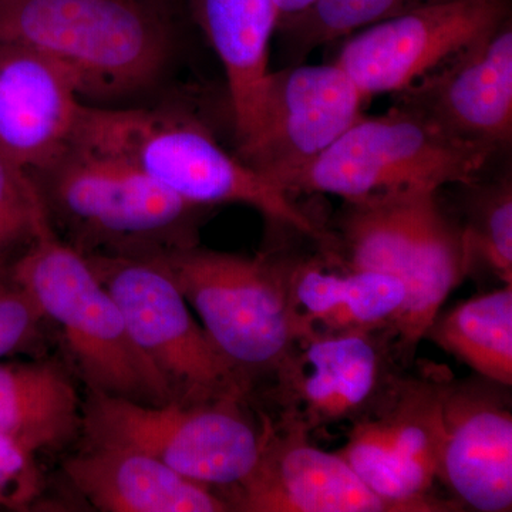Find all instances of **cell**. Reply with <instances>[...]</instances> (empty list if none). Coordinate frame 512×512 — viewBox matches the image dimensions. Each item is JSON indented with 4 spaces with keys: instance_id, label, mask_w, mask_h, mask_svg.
<instances>
[{
    "instance_id": "30bf717a",
    "label": "cell",
    "mask_w": 512,
    "mask_h": 512,
    "mask_svg": "<svg viewBox=\"0 0 512 512\" xmlns=\"http://www.w3.org/2000/svg\"><path fill=\"white\" fill-rule=\"evenodd\" d=\"M451 375L427 365L419 375L394 376L375 406L352 421L339 454L394 512L451 511L431 495L439 480L443 407Z\"/></svg>"
},
{
    "instance_id": "6da1fadb",
    "label": "cell",
    "mask_w": 512,
    "mask_h": 512,
    "mask_svg": "<svg viewBox=\"0 0 512 512\" xmlns=\"http://www.w3.org/2000/svg\"><path fill=\"white\" fill-rule=\"evenodd\" d=\"M72 141L127 161L195 207L248 205L276 224L329 242L289 192L228 153L210 128L187 114L83 104Z\"/></svg>"
},
{
    "instance_id": "484cf974",
    "label": "cell",
    "mask_w": 512,
    "mask_h": 512,
    "mask_svg": "<svg viewBox=\"0 0 512 512\" xmlns=\"http://www.w3.org/2000/svg\"><path fill=\"white\" fill-rule=\"evenodd\" d=\"M47 221L32 175L0 156V271L6 256L28 247Z\"/></svg>"
},
{
    "instance_id": "44dd1931",
    "label": "cell",
    "mask_w": 512,
    "mask_h": 512,
    "mask_svg": "<svg viewBox=\"0 0 512 512\" xmlns=\"http://www.w3.org/2000/svg\"><path fill=\"white\" fill-rule=\"evenodd\" d=\"M477 376L512 386V285H501L437 315L426 338Z\"/></svg>"
},
{
    "instance_id": "7402d4cb",
    "label": "cell",
    "mask_w": 512,
    "mask_h": 512,
    "mask_svg": "<svg viewBox=\"0 0 512 512\" xmlns=\"http://www.w3.org/2000/svg\"><path fill=\"white\" fill-rule=\"evenodd\" d=\"M466 275L484 272L512 285V185L510 178L478 188L461 227Z\"/></svg>"
},
{
    "instance_id": "277c9868",
    "label": "cell",
    "mask_w": 512,
    "mask_h": 512,
    "mask_svg": "<svg viewBox=\"0 0 512 512\" xmlns=\"http://www.w3.org/2000/svg\"><path fill=\"white\" fill-rule=\"evenodd\" d=\"M52 224L83 254H154L194 245L200 207L181 200L116 156L69 144L29 173Z\"/></svg>"
},
{
    "instance_id": "5b68a950",
    "label": "cell",
    "mask_w": 512,
    "mask_h": 512,
    "mask_svg": "<svg viewBox=\"0 0 512 512\" xmlns=\"http://www.w3.org/2000/svg\"><path fill=\"white\" fill-rule=\"evenodd\" d=\"M0 43L35 50L93 97L143 89L170 46L147 0H0Z\"/></svg>"
},
{
    "instance_id": "8992f818",
    "label": "cell",
    "mask_w": 512,
    "mask_h": 512,
    "mask_svg": "<svg viewBox=\"0 0 512 512\" xmlns=\"http://www.w3.org/2000/svg\"><path fill=\"white\" fill-rule=\"evenodd\" d=\"M497 148L450 133L406 104L363 114L325 153L286 187L289 194L318 192L359 202L439 192L446 185L477 183Z\"/></svg>"
},
{
    "instance_id": "ac0fdd59",
    "label": "cell",
    "mask_w": 512,
    "mask_h": 512,
    "mask_svg": "<svg viewBox=\"0 0 512 512\" xmlns=\"http://www.w3.org/2000/svg\"><path fill=\"white\" fill-rule=\"evenodd\" d=\"M63 470L74 490L103 512L231 511L212 488L130 448L86 444Z\"/></svg>"
},
{
    "instance_id": "5bb4252c",
    "label": "cell",
    "mask_w": 512,
    "mask_h": 512,
    "mask_svg": "<svg viewBox=\"0 0 512 512\" xmlns=\"http://www.w3.org/2000/svg\"><path fill=\"white\" fill-rule=\"evenodd\" d=\"M308 430L286 417L269 419L261 457L225 498L231 511L394 512L338 453L313 446Z\"/></svg>"
},
{
    "instance_id": "52a82bcc",
    "label": "cell",
    "mask_w": 512,
    "mask_h": 512,
    "mask_svg": "<svg viewBox=\"0 0 512 512\" xmlns=\"http://www.w3.org/2000/svg\"><path fill=\"white\" fill-rule=\"evenodd\" d=\"M222 356L249 383L276 375L312 335L289 302L284 265L268 256L187 245L154 252Z\"/></svg>"
},
{
    "instance_id": "e0dca14e",
    "label": "cell",
    "mask_w": 512,
    "mask_h": 512,
    "mask_svg": "<svg viewBox=\"0 0 512 512\" xmlns=\"http://www.w3.org/2000/svg\"><path fill=\"white\" fill-rule=\"evenodd\" d=\"M66 70L28 47L0 43V156L28 173L72 143L83 103Z\"/></svg>"
},
{
    "instance_id": "ba28073f",
    "label": "cell",
    "mask_w": 512,
    "mask_h": 512,
    "mask_svg": "<svg viewBox=\"0 0 512 512\" xmlns=\"http://www.w3.org/2000/svg\"><path fill=\"white\" fill-rule=\"evenodd\" d=\"M247 402L150 404L89 392L82 406L86 444L130 448L207 487L231 491L261 457L269 419Z\"/></svg>"
},
{
    "instance_id": "7a4b0ae2",
    "label": "cell",
    "mask_w": 512,
    "mask_h": 512,
    "mask_svg": "<svg viewBox=\"0 0 512 512\" xmlns=\"http://www.w3.org/2000/svg\"><path fill=\"white\" fill-rule=\"evenodd\" d=\"M336 248L326 256L343 268L393 275L406 286L402 311L386 333L394 357L412 362L441 306L467 278L461 228L441 210L437 192L346 202Z\"/></svg>"
},
{
    "instance_id": "4dcf8cb0",
    "label": "cell",
    "mask_w": 512,
    "mask_h": 512,
    "mask_svg": "<svg viewBox=\"0 0 512 512\" xmlns=\"http://www.w3.org/2000/svg\"><path fill=\"white\" fill-rule=\"evenodd\" d=\"M147 2H150V0H147Z\"/></svg>"
},
{
    "instance_id": "cb8c5ba5",
    "label": "cell",
    "mask_w": 512,
    "mask_h": 512,
    "mask_svg": "<svg viewBox=\"0 0 512 512\" xmlns=\"http://www.w3.org/2000/svg\"><path fill=\"white\" fill-rule=\"evenodd\" d=\"M406 301V286L393 275L346 269L342 305L323 332H386Z\"/></svg>"
},
{
    "instance_id": "7c38bea8",
    "label": "cell",
    "mask_w": 512,
    "mask_h": 512,
    "mask_svg": "<svg viewBox=\"0 0 512 512\" xmlns=\"http://www.w3.org/2000/svg\"><path fill=\"white\" fill-rule=\"evenodd\" d=\"M367 101L336 62L271 72L255 136L238 156L286 191L363 116Z\"/></svg>"
},
{
    "instance_id": "8fae6325",
    "label": "cell",
    "mask_w": 512,
    "mask_h": 512,
    "mask_svg": "<svg viewBox=\"0 0 512 512\" xmlns=\"http://www.w3.org/2000/svg\"><path fill=\"white\" fill-rule=\"evenodd\" d=\"M510 19V0H448L345 37L335 62L367 99L400 94Z\"/></svg>"
},
{
    "instance_id": "4316f807",
    "label": "cell",
    "mask_w": 512,
    "mask_h": 512,
    "mask_svg": "<svg viewBox=\"0 0 512 512\" xmlns=\"http://www.w3.org/2000/svg\"><path fill=\"white\" fill-rule=\"evenodd\" d=\"M43 323L29 296L10 279L0 288V359L35 348Z\"/></svg>"
},
{
    "instance_id": "4fadbf2b",
    "label": "cell",
    "mask_w": 512,
    "mask_h": 512,
    "mask_svg": "<svg viewBox=\"0 0 512 512\" xmlns=\"http://www.w3.org/2000/svg\"><path fill=\"white\" fill-rule=\"evenodd\" d=\"M386 332H313L276 372L282 417L312 433L369 412L394 376Z\"/></svg>"
},
{
    "instance_id": "f546056e",
    "label": "cell",
    "mask_w": 512,
    "mask_h": 512,
    "mask_svg": "<svg viewBox=\"0 0 512 512\" xmlns=\"http://www.w3.org/2000/svg\"><path fill=\"white\" fill-rule=\"evenodd\" d=\"M10 282L9 275L3 274V271H0V288H3V286L8 285Z\"/></svg>"
},
{
    "instance_id": "d4e9b609",
    "label": "cell",
    "mask_w": 512,
    "mask_h": 512,
    "mask_svg": "<svg viewBox=\"0 0 512 512\" xmlns=\"http://www.w3.org/2000/svg\"><path fill=\"white\" fill-rule=\"evenodd\" d=\"M293 312L309 332H323L339 311L346 286V268L323 259L282 261Z\"/></svg>"
},
{
    "instance_id": "d6986e66",
    "label": "cell",
    "mask_w": 512,
    "mask_h": 512,
    "mask_svg": "<svg viewBox=\"0 0 512 512\" xmlns=\"http://www.w3.org/2000/svg\"><path fill=\"white\" fill-rule=\"evenodd\" d=\"M194 15L224 67L238 151L254 138L278 30L274 0H192Z\"/></svg>"
},
{
    "instance_id": "9a60e30c",
    "label": "cell",
    "mask_w": 512,
    "mask_h": 512,
    "mask_svg": "<svg viewBox=\"0 0 512 512\" xmlns=\"http://www.w3.org/2000/svg\"><path fill=\"white\" fill-rule=\"evenodd\" d=\"M511 387L477 376L447 384L439 480L458 507L512 508Z\"/></svg>"
},
{
    "instance_id": "ffe728a7",
    "label": "cell",
    "mask_w": 512,
    "mask_h": 512,
    "mask_svg": "<svg viewBox=\"0 0 512 512\" xmlns=\"http://www.w3.org/2000/svg\"><path fill=\"white\" fill-rule=\"evenodd\" d=\"M82 406L56 363H0V433L33 453L69 444L82 431Z\"/></svg>"
},
{
    "instance_id": "9c48e42d",
    "label": "cell",
    "mask_w": 512,
    "mask_h": 512,
    "mask_svg": "<svg viewBox=\"0 0 512 512\" xmlns=\"http://www.w3.org/2000/svg\"><path fill=\"white\" fill-rule=\"evenodd\" d=\"M86 255V254H84ZM128 333L174 402H247L252 384L222 356L154 254H89Z\"/></svg>"
},
{
    "instance_id": "f1b7e54d",
    "label": "cell",
    "mask_w": 512,
    "mask_h": 512,
    "mask_svg": "<svg viewBox=\"0 0 512 512\" xmlns=\"http://www.w3.org/2000/svg\"><path fill=\"white\" fill-rule=\"evenodd\" d=\"M278 12V29L308 12L318 0H274Z\"/></svg>"
},
{
    "instance_id": "2e32d148",
    "label": "cell",
    "mask_w": 512,
    "mask_h": 512,
    "mask_svg": "<svg viewBox=\"0 0 512 512\" xmlns=\"http://www.w3.org/2000/svg\"><path fill=\"white\" fill-rule=\"evenodd\" d=\"M399 96L458 137L505 146L512 133L511 19Z\"/></svg>"
},
{
    "instance_id": "3957f363",
    "label": "cell",
    "mask_w": 512,
    "mask_h": 512,
    "mask_svg": "<svg viewBox=\"0 0 512 512\" xmlns=\"http://www.w3.org/2000/svg\"><path fill=\"white\" fill-rule=\"evenodd\" d=\"M9 278L55 326L89 392L150 404L173 400L87 255L63 241L50 220L16 259Z\"/></svg>"
},
{
    "instance_id": "603a6c76",
    "label": "cell",
    "mask_w": 512,
    "mask_h": 512,
    "mask_svg": "<svg viewBox=\"0 0 512 512\" xmlns=\"http://www.w3.org/2000/svg\"><path fill=\"white\" fill-rule=\"evenodd\" d=\"M443 2L448 0H318L308 12L278 30L288 40L289 50L299 57L373 23Z\"/></svg>"
},
{
    "instance_id": "83f0119b",
    "label": "cell",
    "mask_w": 512,
    "mask_h": 512,
    "mask_svg": "<svg viewBox=\"0 0 512 512\" xmlns=\"http://www.w3.org/2000/svg\"><path fill=\"white\" fill-rule=\"evenodd\" d=\"M39 487L36 453L0 433V508L26 507L36 497Z\"/></svg>"
}]
</instances>
